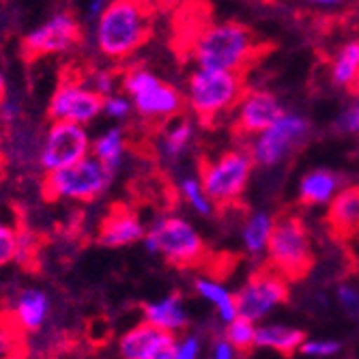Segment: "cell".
Masks as SVG:
<instances>
[{
	"instance_id": "6da1fadb",
	"label": "cell",
	"mask_w": 359,
	"mask_h": 359,
	"mask_svg": "<svg viewBox=\"0 0 359 359\" xmlns=\"http://www.w3.org/2000/svg\"><path fill=\"white\" fill-rule=\"evenodd\" d=\"M189 58L198 65L196 69L243 74L258 58L260 46L254 32L239 22L205 24L189 37Z\"/></svg>"
},
{
	"instance_id": "7a4b0ae2",
	"label": "cell",
	"mask_w": 359,
	"mask_h": 359,
	"mask_svg": "<svg viewBox=\"0 0 359 359\" xmlns=\"http://www.w3.org/2000/svg\"><path fill=\"white\" fill-rule=\"evenodd\" d=\"M95 46L104 56L123 60L136 54L151 37V11L134 0H114L95 20Z\"/></svg>"
},
{
	"instance_id": "3957f363",
	"label": "cell",
	"mask_w": 359,
	"mask_h": 359,
	"mask_svg": "<svg viewBox=\"0 0 359 359\" xmlns=\"http://www.w3.org/2000/svg\"><path fill=\"white\" fill-rule=\"evenodd\" d=\"M267 263L284 280H302L314 265L312 237L302 217L282 215L276 217L273 233L267 243Z\"/></svg>"
},
{
	"instance_id": "277c9868",
	"label": "cell",
	"mask_w": 359,
	"mask_h": 359,
	"mask_svg": "<svg viewBox=\"0 0 359 359\" xmlns=\"http://www.w3.org/2000/svg\"><path fill=\"white\" fill-rule=\"evenodd\" d=\"M144 248L151 254H161L177 267H194L205 260L207 248L196 226L181 215L157 217L144 235Z\"/></svg>"
},
{
	"instance_id": "5b68a950",
	"label": "cell",
	"mask_w": 359,
	"mask_h": 359,
	"mask_svg": "<svg viewBox=\"0 0 359 359\" xmlns=\"http://www.w3.org/2000/svg\"><path fill=\"white\" fill-rule=\"evenodd\" d=\"M243 95V76L196 69L187 80L185 104L198 118L213 121L235 110Z\"/></svg>"
},
{
	"instance_id": "8992f818",
	"label": "cell",
	"mask_w": 359,
	"mask_h": 359,
	"mask_svg": "<svg viewBox=\"0 0 359 359\" xmlns=\"http://www.w3.org/2000/svg\"><path fill=\"white\" fill-rule=\"evenodd\" d=\"M254 161L248 149H231L215 159L203 161L201 183L213 207H228L237 203L252 177Z\"/></svg>"
},
{
	"instance_id": "52a82bcc",
	"label": "cell",
	"mask_w": 359,
	"mask_h": 359,
	"mask_svg": "<svg viewBox=\"0 0 359 359\" xmlns=\"http://www.w3.org/2000/svg\"><path fill=\"white\" fill-rule=\"evenodd\" d=\"M114 172L108 170L102 161L93 155L78 161V164L50 172L43 177V194L50 201H72V203H90L108 191Z\"/></svg>"
},
{
	"instance_id": "ba28073f",
	"label": "cell",
	"mask_w": 359,
	"mask_h": 359,
	"mask_svg": "<svg viewBox=\"0 0 359 359\" xmlns=\"http://www.w3.org/2000/svg\"><path fill=\"white\" fill-rule=\"evenodd\" d=\"M123 93L129 97L134 110L151 121L159 118H175L181 114L185 106V97L168 82L155 76L149 69L134 67L129 69L123 80Z\"/></svg>"
},
{
	"instance_id": "9c48e42d",
	"label": "cell",
	"mask_w": 359,
	"mask_h": 359,
	"mask_svg": "<svg viewBox=\"0 0 359 359\" xmlns=\"http://www.w3.org/2000/svg\"><path fill=\"white\" fill-rule=\"evenodd\" d=\"M310 136V123L306 116L295 112H284L269 129L252 138L248 153L254 166L273 168L299 147L306 144Z\"/></svg>"
},
{
	"instance_id": "30bf717a",
	"label": "cell",
	"mask_w": 359,
	"mask_h": 359,
	"mask_svg": "<svg viewBox=\"0 0 359 359\" xmlns=\"http://www.w3.org/2000/svg\"><path fill=\"white\" fill-rule=\"evenodd\" d=\"M90 144L93 140L86 127L52 121L37 151L39 168L46 175L69 168L90 155Z\"/></svg>"
},
{
	"instance_id": "8fae6325",
	"label": "cell",
	"mask_w": 359,
	"mask_h": 359,
	"mask_svg": "<svg viewBox=\"0 0 359 359\" xmlns=\"http://www.w3.org/2000/svg\"><path fill=\"white\" fill-rule=\"evenodd\" d=\"M286 302H288V280H284L271 267L256 271L235 295L239 316L252 323L267 318L278 306Z\"/></svg>"
},
{
	"instance_id": "7c38bea8",
	"label": "cell",
	"mask_w": 359,
	"mask_h": 359,
	"mask_svg": "<svg viewBox=\"0 0 359 359\" xmlns=\"http://www.w3.org/2000/svg\"><path fill=\"white\" fill-rule=\"evenodd\" d=\"M80 39L82 28L76 15L69 11H58L28 32L22 41V52L26 58L58 56L74 50Z\"/></svg>"
},
{
	"instance_id": "4fadbf2b",
	"label": "cell",
	"mask_w": 359,
	"mask_h": 359,
	"mask_svg": "<svg viewBox=\"0 0 359 359\" xmlns=\"http://www.w3.org/2000/svg\"><path fill=\"white\" fill-rule=\"evenodd\" d=\"M104 100L82 80H62L48 104V116L58 123H74L86 127L102 114Z\"/></svg>"
},
{
	"instance_id": "5bb4252c",
	"label": "cell",
	"mask_w": 359,
	"mask_h": 359,
	"mask_svg": "<svg viewBox=\"0 0 359 359\" xmlns=\"http://www.w3.org/2000/svg\"><path fill=\"white\" fill-rule=\"evenodd\" d=\"M284 114L278 97L269 90H250L235 108V132L239 136H258Z\"/></svg>"
},
{
	"instance_id": "9a60e30c",
	"label": "cell",
	"mask_w": 359,
	"mask_h": 359,
	"mask_svg": "<svg viewBox=\"0 0 359 359\" xmlns=\"http://www.w3.org/2000/svg\"><path fill=\"white\" fill-rule=\"evenodd\" d=\"M177 336L159 332L149 323H138L118 340L121 359H172Z\"/></svg>"
},
{
	"instance_id": "2e32d148",
	"label": "cell",
	"mask_w": 359,
	"mask_h": 359,
	"mask_svg": "<svg viewBox=\"0 0 359 359\" xmlns=\"http://www.w3.org/2000/svg\"><path fill=\"white\" fill-rule=\"evenodd\" d=\"M144 235L147 228L138 217V213L118 207L104 217L100 233H97V241L106 248H125L142 241Z\"/></svg>"
},
{
	"instance_id": "e0dca14e",
	"label": "cell",
	"mask_w": 359,
	"mask_h": 359,
	"mask_svg": "<svg viewBox=\"0 0 359 359\" xmlns=\"http://www.w3.org/2000/svg\"><path fill=\"white\" fill-rule=\"evenodd\" d=\"M327 226L340 239L359 235V185L342 187L327 207Z\"/></svg>"
},
{
	"instance_id": "ac0fdd59",
	"label": "cell",
	"mask_w": 359,
	"mask_h": 359,
	"mask_svg": "<svg viewBox=\"0 0 359 359\" xmlns=\"http://www.w3.org/2000/svg\"><path fill=\"white\" fill-rule=\"evenodd\" d=\"M50 310H52L50 297L43 290L24 288L15 297L11 310H9V316L18 325V330L22 334H32V332H39L46 325Z\"/></svg>"
},
{
	"instance_id": "d6986e66",
	"label": "cell",
	"mask_w": 359,
	"mask_h": 359,
	"mask_svg": "<svg viewBox=\"0 0 359 359\" xmlns=\"http://www.w3.org/2000/svg\"><path fill=\"white\" fill-rule=\"evenodd\" d=\"M142 316H144V323H149L151 327H155L159 332H166V334H172V336L183 332L189 323L185 304L177 292L144 304Z\"/></svg>"
},
{
	"instance_id": "ffe728a7",
	"label": "cell",
	"mask_w": 359,
	"mask_h": 359,
	"mask_svg": "<svg viewBox=\"0 0 359 359\" xmlns=\"http://www.w3.org/2000/svg\"><path fill=\"white\" fill-rule=\"evenodd\" d=\"M342 177L336 175L334 170L327 168H316L308 175H304V179L299 181V203L308 205V207H316V205H330L334 201V196L342 189Z\"/></svg>"
},
{
	"instance_id": "44dd1931",
	"label": "cell",
	"mask_w": 359,
	"mask_h": 359,
	"mask_svg": "<svg viewBox=\"0 0 359 359\" xmlns=\"http://www.w3.org/2000/svg\"><path fill=\"white\" fill-rule=\"evenodd\" d=\"M306 342V334L297 327H288V325H258L256 327V340L254 346L269 348L282 355H292L302 348Z\"/></svg>"
},
{
	"instance_id": "7402d4cb",
	"label": "cell",
	"mask_w": 359,
	"mask_h": 359,
	"mask_svg": "<svg viewBox=\"0 0 359 359\" xmlns=\"http://www.w3.org/2000/svg\"><path fill=\"white\" fill-rule=\"evenodd\" d=\"M194 288L205 302H209L215 308L222 323L228 325V323H233L239 316L235 295L226 288V284H222V282H217L213 278H198L194 282Z\"/></svg>"
},
{
	"instance_id": "603a6c76",
	"label": "cell",
	"mask_w": 359,
	"mask_h": 359,
	"mask_svg": "<svg viewBox=\"0 0 359 359\" xmlns=\"http://www.w3.org/2000/svg\"><path fill=\"white\" fill-rule=\"evenodd\" d=\"M125 151H127L125 132H123V127H118V125L106 129V132L97 136L93 140V144H90V155L97 161H102V164L112 172L121 166Z\"/></svg>"
},
{
	"instance_id": "cb8c5ba5",
	"label": "cell",
	"mask_w": 359,
	"mask_h": 359,
	"mask_svg": "<svg viewBox=\"0 0 359 359\" xmlns=\"http://www.w3.org/2000/svg\"><path fill=\"white\" fill-rule=\"evenodd\" d=\"M273 215L267 211H256L252 215H248L245 224H243V248L248 254H263L267 250L269 237L273 233Z\"/></svg>"
},
{
	"instance_id": "d4e9b609",
	"label": "cell",
	"mask_w": 359,
	"mask_h": 359,
	"mask_svg": "<svg viewBox=\"0 0 359 359\" xmlns=\"http://www.w3.org/2000/svg\"><path fill=\"white\" fill-rule=\"evenodd\" d=\"M191 138H194V127L189 121L185 118H179L175 123H170L166 129H164V134H161L159 138V155L164 157L166 161H177L181 159L189 144H191Z\"/></svg>"
},
{
	"instance_id": "484cf974",
	"label": "cell",
	"mask_w": 359,
	"mask_h": 359,
	"mask_svg": "<svg viewBox=\"0 0 359 359\" xmlns=\"http://www.w3.org/2000/svg\"><path fill=\"white\" fill-rule=\"evenodd\" d=\"M332 82L338 88H351L359 76V39L346 41L332 60Z\"/></svg>"
},
{
	"instance_id": "4316f807",
	"label": "cell",
	"mask_w": 359,
	"mask_h": 359,
	"mask_svg": "<svg viewBox=\"0 0 359 359\" xmlns=\"http://www.w3.org/2000/svg\"><path fill=\"white\" fill-rule=\"evenodd\" d=\"M179 194H181V198L191 207V211L203 215V217H209L215 209L213 203L207 198V194H205L198 177H183L179 181Z\"/></svg>"
},
{
	"instance_id": "83f0119b",
	"label": "cell",
	"mask_w": 359,
	"mask_h": 359,
	"mask_svg": "<svg viewBox=\"0 0 359 359\" xmlns=\"http://www.w3.org/2000/svg\"><path fill=\"white\" fill-rule=\"evenodd\" d=\"M24 357V334L9 314H0V359Z\"/></svg>"
},
{
	"instance_id": "f1b7e54d",
	"label": "cell",
	"mask_w": 359,
	"mask_h": 359,
	"mask_svg": "<svg viewBox=\"0 0 359 359\" xmlns=\"http://www.w3.org/2000/svg\"><path fill=\"white\" fill-rule=\"evenodd\" d=\"M224 340L231 344L237 353H248L254 348V340H256V323L237 316L233 323L226 325L224 330Z\"/></svg>"
},
{
	"instance_id": "f546056e",
	"label": "cell",
	"mask_w": 359,
	"mask_h": 359,
	"mask_svg": "<svg viewBox=\"0 0 359 359\" xmlns=\"http://www.w3.org/2000/svg\"><path fill=\"white\" fill-rule=\"evenodd\" d=\"M20 258V231L11 224L0 222V267Z\"/></svg>"
},
{
	"instance_id": "4dcf8cb0",
	"label": "cell",
	"mask_w": 359,
	"mask_h": 359,
	"mask_svg": "<svg viewBox=\"0 0 359 359\" xmlns=\"http://www.w3.org/2000/svg\"><path fill=\"white\" fill-rule=\"evenodd\" d=\"M342 351V344L334 338H306V342L302 344L299 353H304L306 357H316V359H325V357H334Z\"/></svg>"
},
{
	"instance_id": "1f68e13d",
	"label": "cell",
	"mask_w": 359,
	"mask_h": 359,
	"mask_svg": "<svg viewBox=\"0 0 359 359\" xmlns=\"http://www.w3.org/2000/svg\"><path fill=\"white\" fill-rule=\"evenodd\" d=\"M132 110H134V106L125 93H114V95L106 97L104 106H102V112L112 121H125L129 114H132Z\"/></svg>"
},
{
	"instance_id": "d6a6232c",
	"label": "cell",
	"mask_w": 359,
	"mask_h": 359,
	"mask_svg": "<svg viewBox=\"0 0 359 359\" xmlns=\"http://www.w3.org/2000/svg\"><path fill=\"white\" fill-rule=\"evenodd\" d=\"M334 129L338 134L359 136V100L348 104L334 121Z\"/></svg>"
},
{
	"instance_id": "836d02e7",
	"label": "cell",
	"mask_w": 359,
	"mask_h": 359,
	"mask_svg": "<svg viewBox=\"0 0 359 359\" xmlns=\"http://www.w3.org/2000/svg\"><path fill=\"white\" fill-rule=\"evenodd\" d=\"M336 299L338 306L355 320H359V290L351 284H340L336 288Z\"/></svg>"
},
{
	"instance_id": "e575fe53",
	"label": "cell",
	"mask_w": 359,
	"mask_h": 359,
	"mask_svg": "<svg viewBox=\"0 0 359 359\" xmlns=\"http://www.w3.org/2000/svg\"><path fill=\"white\" fill-rule=\"evenodd\" d=\"M201 353H203L201 338L194 334H185L183 338H177L172 359H201Z\"/></svg>"
},
{
	"instance_id": "d590c367",
	"label": "cell",
	"mask_w": 359,
	"mask_h": 359,
	"mask_svg": "<svg viewBox=\"0 0 359 359\" xmlns=\"http://www.w3.org/2000/svg\"><path fill=\"white\" fill-rule=\"evenodd\" d=\"M97 95L102 97V100H106V97H110V95H114L116 93V80H114V76L112 74H108V72H97L93 78H90V82H86Z\"/></svg>"
},
{
	"instance_id": "8d00e7d4",
	"label": "cell",
	"mask_w": 359,
	"mask_h": 359,
	"mask_svg": "<svg viewBox=\"0 0 359 359\" xmlns=\"http://www.w3.org/2000/svg\"><path fill=\"white\" fill-rule=\"evenodd\" d=\"M20 118V106L11 100H5L0 102V123H7V125H13L15 121Z\"/></svg>"
},
{
	"instance_id": "74e56055",
	"label": "cell",
	"mask_w": 359,
	"mask_h": 359,
	"mask_svg": "<svg viewBox=\"0 0 359 359\" xmlns=\"http://www.w3.org/2000/svg\"><path fill=\"white\" fill-rule=\"evenodd\" d=\"M211 359H237V351L228 344L224 338L217 340L211 348Z\"/></svg>"
},
{
	"instance_id": "f35d334b",
	"label": "cell",
	"mask_w": 359,
	"mask_h": 359,
	"mask_svg": "<svg viewBox=\"0 0 359 359\" xmlns=\"http://www.w3.org/2000/svg\"><path fill=\"white\" fill-rule=\"evenodd\" d=\"M106 5H108V3H104V0H93V3H86V13H88V18H90V20H97V18H100V15L104 13Z\"/></svg>"
},
{
	"instance_id": "ab89813d",
	"label": "cell",
	"mask_w": 359,
	"mask_h": 359,
	"mask_svg": "<svg viewBox=\"0 0 359 359\" xmlns=\"http://www.w3.org/2000/svg\"><path fill=\"white\" fill-rule=\"evenodd\" d=\"M5 95H7V80H5V74L0 72V102L5 100Z\"/></svg>"
},
{
	"instance_id": "60d3db41",
	"label": "cell",
	"mask_w": 359,
	"mask_h": 359,
	"mask_svg": "<svg viewBox=\"0 0 359 359\" xmlns=\"http://www.w3.org/2000/svg\"><path fill=\"white\" fill-rule=\"evenodd\" d=\"M5 172H7V159H5L3 153H0V181L5 179Z\"/></svg>"
},
{
	"instance_id": "b9f144b4",
	"label": "cell",
	"mask_w": 359,
	"mask_h": 359,
	"mask_svg": "<svg viewBox=\"0 0 359 359\" xmlns=\"http://www.w3.org/2000/svg\"><path fill=\"white\" fill-rule=\"evenodd\" d=\"M351 90H353V93L357 95V100H359V76H357V80H355V84L351 86Z\"/></svg>"
}]
</instances>
